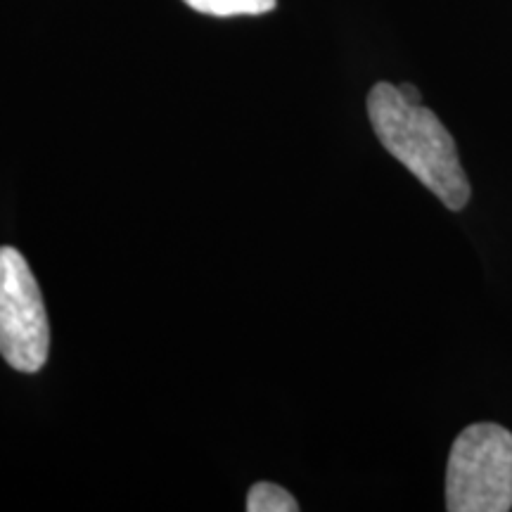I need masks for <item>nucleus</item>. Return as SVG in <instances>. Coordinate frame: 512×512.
<instances>
[{"mask_svg": "<svg viewBox=\"0 0 512 512\" xmlns=\"http://www.w3.org/2000/svg\"><path fill=\"white\" fill-rule=\"evenodd\" d=\"M368 117L384 150L406 166L446 209L460 211L472 188L460 164L456 140L422 102L403 98L399 86L380 81L368 93Z\"/></svg>", "mask_w": 512, "mask_h": 512, "instance_id": "1", "label": "nucleus"}, {"mask_svg": "<svg viewBox=\"0 0 512 512\" xmlns=\"http://www.w3.org/2000/svg\"><path fill=\"white\" fill-rule=\"evenodd\" d=\"M446 510H512V432L477 422L458 434L446 465Z\"/></svg>", "mask_w": 512, "mask_h": 512, "instance_id": "2", "label": "nucleus"}, {"mask_svg": "<svg viewBox=\"0 0 512 512\" xmlns=\"http://www.w3.org/2000/svg\"><path fill=\"white\" fill-rule=\"evenodd\" d=\"M50 354L41 287L15 247H0V356L19 373H38Z\"/></svg>", "mask_w": 512, "mask_h": 512, "instance_id": "3", "label": "nucleus"}, {"mask_svg": "<svg viewBox=\"0 0 512 512\" xmlns=\"http://www.w3.org/2000/svg\"><path fill=\"white\" fill-rule=\"evenodd\" d=\"M188 8L211 17H240L266 15L275 10L278 0H183Z\"/></svg>", "mask_w": 512, "mask_h": 512, "instance_id": "4", "label": "nucleus"}, {"mask_svg": "<svg viewBox=\"0 0 512 512\" xmlns=\"http://www.w3.org/2000/svg\"><path fill=\"white\" fill-rule=\"evenodd\" d=\"M249 512H297L299 503L294 501L290 491L271 482H259L247 494Z\"/></svg>", "mask_w": 512, "mask_h": 512, "instance_id": "5", "label": "nucleus"}, {"mask_svg": "<svg viewBox=\"0 0 512 512\" xmlns=\"http://www.w3.org/2000/svg\"><path fill=\"white\" fill-rule=\"evenodd\" d=\"M399 91L403 93V98H406V100H411V102H422V95H420L418 88L413 86V83H401Z\"/></svg>", "mask_w": 512, "mask_h": 512, "instance_id": "6", "label": "nucleus"}]
</instances>
